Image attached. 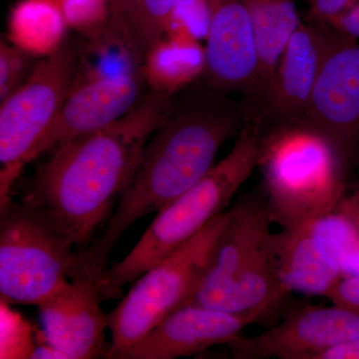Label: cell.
<instances>
[{"label":"cell","mask_w":359,"mask_h":359,"mask_svg":"<svg viewBox=\"0 0 359 359\" xmlns=\"http://www.w3.org/2000/svg\"><path fill=\"white\" fill-rule=\"evenodd\" d=\"M248 120L244 99L205 87L174 96L120 194L114 214L98 238L77 250L82 275L98 280L130 226L159 212L198 183L214 166L222 146L237 136Z\"/></svg>","instance_id":"1"},{"label":"cell","mask_w":359,"mask_h":359,"mask_svg":"<svg viewBox=\"0 0 359 359\" xmlns=\"http://www.w3.org/2000/svg\"><path fill=\"white\" fill-rule=\"evenodd\" d=\"M173 98L149 91L121 119L54 148L33 177L26 199L41 207L78 249L86 248L128 183Z\"/></svg>","instance_id":"2"},{"label":"cell","mask_w":359,"mask_h":359,"mask_svg":"<svg viewBox=\"0 0 359 359\" xmlns=\"http://www.w3.org/2000/svg\"><path fill=\"white\" fill-rule=\"evenodd\" d=\"M259 142V126L254 120H248L229 154L178 199L157 212L129 254L104 271L97 282L103 301L121 297L124 285L171 256L226 212L238 189L257 167Z\"/></svg>","instance_id":"3"},{"label":"cell","mask_w":359,"mask_h":359,"mask_svg":"<svg viewBox=\"0 0 359 359\" xmlns=\"http://www.w3.org/2000/svg\"><path fill=\"white\" fill-rule=\"evenodd\" d=\"M259 133L257 167L271 223L299 229L334 211L351 167L334 144L302 125Z\"/></svg>","instance_id":"4"},{"label":"cell","mask_w":359,"mask_h":359,"mask_svg":"<svg viewBox=\"0 0 359 359\" xmlns=\"http://www.w3.org/2000/svg\"><path fill=\"white\" fill-rule=\"evenodd\" d=\"M271 224L264 192L236 203L229 210L199 287L187 304L266 318L278 308L290 294L278 283L271 264Z\"/></svg>","instance_id":"5"},{"label":"cell","mask_w":359,"mask_h":359,"mask_svg":"<svg viewBox=\"0 0 359 359\" xmlns=\"http://www.w3.org/2000/svg\"><path fill=\"white\" fill-rule=\"evenodd\" d=\"M0 294L13 304L41 306L79 276L72 243L48 214L25 199L0 208Z\"/></svg>","instance_id":"6"},{"label":"cell","mask_w":359,"mask_h":359,"mask_svg":"<svg viewBox=\"0 0 359 359\" xmlns=\"http://www.w3.org/2000/svg\"><path fill=\"white\" fill-rule=\"evenodd\" d=\"M79 42L66 39L40 59L32 76L0 102V208L11 201L13 187L28 163L36 159L73 89Z\"/></svg>","instance_id":"7"},{"label":"cell","mask_w":359,"mask_h":359,"mask_svg":"<svg viewBox=\"0 0 359 359\" xmlns=\"http://www.w3.org/2000/svg\"><path fill=\"white\" fill-rule=\"evenodd\" d=\"M228 217L229 210L135 280L128 294L107 314L111 332L107 358H117L168 316L190 302Z\"/></svg>","instance_id":"8"},{"label":"cell","mask_w":359,"mask_h":359,"mask_svg":"<svg viewBox=\"0 0 359 359\" xmlns=\"http://www.w3.org/2000/svg\"><path fill=\"white\" fill-rule=\"evenodd\" d=\"M359 339V309L308 306L290 309L280 323L228 344L236 359H316L332 347Z\"/></svg>","instance_id":"9"},{"label":"cell","mask_w":359,"mask_h":359,"mask_svg":"<svg viewBox=\"0 0 359 359\" xmlns=\"http://www.w3.org/2000/svg\"><path fill=\"white\" fill-rule=\"evenodd\" d=\"M301 125L327 138L351 166L359 153L358 40L337 32Z\"/></svg>","instance_id":"10"},{"label":"cell","mask_w":359,"mask_h":359,"mask_svg":"<svg viewBox=\"0 0 359 359\" xmlns=\"http://www.w3.org/2000/svg\"><path fill=\"white\" fill-rule=\"evenodd\" d=\"M337 34L330 25L302 21L283 49L263 107L256 117L250 118L259 131L302 124Z\"/></svg>","instance_id":"11"},{"label":"cell","mask_w":359,"mask_h":359,"mask_svg":"<svg viewBox=\"0 0 359 359\" xmlns=\"http://www.w3.org/2000/svg\"><path fill=\"white\" fill-rule=\"evenodd\" d=\"M205 88L247 99L256 81L259 58L254 26L244 0H208Z\"/></svg>","instance_id":"12"},{"label":"cell","mask_w":359,"mask_h":359,"mask_svg":"<svg viewBox=\"0 0 359 359\" xmlns=\"http://www.w3.org/2000/svg\"><path fill=\"white\" fill-rule=\"evenodd\" d=\"M262 313H233L197 304H186L168 316L144 339L116 359H176L231 344Z\"/></svg>","instance_id":"13"},{"label":"cell","mask_w":359,"mask_h":359,"mask_svg":"<svg viewBox=\"0 0 359 359\" xmlns=\"http://www.w3.org/2000/svg\"><path fill=\"white\" fill-rule=\"evenodd\" d=\"M96 280L85 276L72 278L68 287L39 306L45 340L66 359L107 358V314Z\"/></svg>","instance_id":"14"},{"label":"cell","mask_w":359,"mask_h":359,"mask_svg":"<svg viewBox=\"0 0 359 359\" xmlns=\"http://www.w3.org/2000/svg\"><path fill=\"white\" fill-rule=\"evenodd\" d=\"M148 92L144 75H119L73 89L42 141L37 158L60 144L118 121Z\"/></svg>","instance_id":"15"},{"label":"cell","mask_w":359,"mask_h":359,"mask_svg":"<svg viewBox=\"0 0 359 359\" xmlns=\"http://www.w3.org/2000/svg\"><path fill=\"white\" fill-rule=\"evenodd\" d=\"M269 250L276 278L289 294L328 299L342 278L339 269L318 247L309 226L271 233Z\"/></svg>","instance_id":"16"},{"label":"cell","mask_w":359,"mask_h":359,"mask_svg":"<svg viewBox=\"0 0 359 359\" xmlns=\"http://www.w3.org/2000/svg\"><path fill=\"white\" fill-rule=\"evenodd\" d=\"M256 36L259 66L252 92L244 99L250 118L263 107L278 60L302 20L294 0H244Z\"/></svg>","instance_id":"17"},{"label":"cell","mask_w":359,"mask_h":359,"mask_svg":"<svg viewBox=\"0 0 359 359\" xmlns=\"http://www.w3.org/2000/svg\"><path fill=\"white\" fill-rule=\"evenodd\" d=\"M145 57L126 20L110 13L100 32L79 42L73 89L119 75H144Z\"/></svg>","instance_id":"18"},{"label":"cell","mask_w":359,"mask_h":359,"mask_svg":"<svg viewBox=\"0 0 359 359\" xmlns=\"http://www.w3.org/2000/svg\"><path fill=\"white\" fill-rule=\"evenodd\" d=\"M205 48L185 34H167L147 52L144 77L149 91L175 96L202 77Z\"/></svg>","instance_id":"19"},{"label":"cell","mask_w":359,"mask_h":359,"mask_svg":"<svg viewBox=\"0 0 359 359\" xmlns=\"http://www.w3.org/2000/svg\"><path fill=\"white\" fill-rule=\"evenodd\" d=\"M67 28L56 0H20L9 14L6 39L44 57L65 42Z\"/></svg>","instance_id":"20"},{"label":"cell","mask_w":359,"mask_h":359,"mask_svg":"<svg viewBox=\"0 0 359 359\" xmlns=\"http://www.w3.org/2000/svg\"><path fill=\"white\" fill-rule=\"evenodd\" d=\"M309 226L318 247L342 278L359 276V226L355 222L335 209Z\"/></svg>","instance_id":"21"},{"label":"cell","mask_w":359,"mask_h":359,"mask_svg":"<svg viewBox=\"0 0 359 359\" xmlns=\"http://www.w3.org/2000/svg\"><path fill=\"white\" fill-rule=\"evenodd\" d=\"M182 0H131L119 15L126 20L144 53L166 35L170 20ZM116 14V13H114Z\"/></svg>","instance_id":"22"},{"label":"cell","mask_w":359,"mask_h":359,"mask_svg":"<svg viewBox=\"0 0 359 359\" xmlns=\"http://www.w3.org/2000/svg\"><path fill=\"white\" fill-rule=\"evenodd\" d=\"M11 306L0 301V358H33L36 330Z\"/></svg>","instance_id":"23"},{"label":"cell","mask_w":359,"mask_h":359,"mask_svg":"<svg viewBox=\"0 0 359 359\" xmlns=\"http://www.w3.org/2000/svg\"><path fill=\"white\" fill-rule=\"evenodd\" d=\"M41 58L7 39L0 40V102L29 79Z\"/></svg>","instance_id":"24"},{"label":"cell","mask_w":359,"mask_h":359,"mask_svg":"<svg viewBox=\"0 0 359 359\" xmlns=\"http://www.w3.org/2000/svg\"><path fill=\"white\" fill-rule=\"evenodd\" d=\"M68 28L82 39H89L107 22L111 13L110 0H56Z\"/></svg>","instance_id":"25"},{"label":"cell","mask_w":359,"mask_h":359,"mask_svg":"<svg viewBox=\"0 0 359 359\" xmlns=\"http://www.w3.org/2000/svg\"><path fill=\"white\" fill-rule=\"evenodd\" d=\"M209 23L208 0H182L172 15L166 35L185 34L198 40L205 39Z\"/></svg>","instance_id":"26"},{"label":"cell","mask_w":359,"mask_h":359,"mask_svg":"<svg viewBox=\"0 0 359 359\" xmlns=\"http://www.w3.org/2000/svg\"><path fill=\"white\" fill-rule=\"evenodd\" d=\"M311 8L313 22L330 25L332 21L358 4V0H306Z\"/></svg>","instance_id":"27"},{"label":"cell","mask_w":359,"mask_h":359,"mask_svg":"<svg viewBox=\"0 0 359 359\" xmlns=\"http://www.w3.org/2000/svg\"><path fill=\"white\" fill-rule=\"evenodd\" d=\"M328 299H332L334 304L359 309V276L342 278Z\"/></svg>","instance_id":"28"},{"label":"cell","mask_w":359,"mask_h":359,"mask_svg":"<svg viewBox=\"0 0 359 359\" xmlns=\"http://www.w3.org/2000/svg\"><path fill=\"white\" fill-rule=\"evenodd\" d=\"M330 26L337 32L359 41V2L332 21Z\"/></svg>","instance_id":"29"},{"label":"cell","mask_w":359,"mask_h":359,"mask_svg":"<svg viewBox=\"0 0 359 359\" xmlns=\"http://www.w3.org/2000/svg\"><path fill=\"white\" fill-rule=\"evenodd\" d=\"M316 359H359V339L332 347Z\"/></svg>","instance_id":"30"},{"label":"cell","mask_w":359,"mask_h":359,"mask_svg":"<svg viewBox=\"0 0 359 359\" xmlns=\"http://www.w3.org/2000/svg\"><path fill=\"white\" fill-rule=\"evenodd\" d=\"M337 209L353 219L359 226V192L358 191L354 190L351 195L344 196Z\"/></svg>","instance_id":"31"},{"label":"cell","mask_w":359,"mask_h":359,"mask_svg":"<svg viewBox=\"0 0 359 359\" xmlns=\"http://www.w3.org/2000/svg\"><path fill=\"white\" fill-rule=\"evenodd\" d=\"M131 0H110L111 13L122 14L126 11Z\"/></svg>","instance_id":"32"},{"label":"cell","mask_w":359,"mask_h":359,"mask_svg":"<svg viewBox=\"0 0 359 359\" xmlns=\"http://www.w3.org/2000/svg\"><path fill=\"white\" fill-rule=\"evenodd\" d=\"M358 156H359V153H358ZM355 190L358 191V192H359V178H358V185H356Z\"/></svg>","instance_id":"33"},{"label":"cell","mask_w":359,"mask_h":359,"mask_svg":"<svg viewBox=\"0 0 359 359\" xmlns=\"http://www.w3.org/2000/svg\"><path fill=\"white\" fill-rule=\"evenodd\" d=\"M358 1L359 2V0H358Z\"/></svg>","instance_id":"34"}]
</instances>
